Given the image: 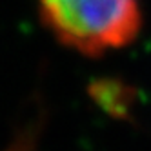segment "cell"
<instances>
[{"instance_id":"cell-2","label":"cell","mask_w":151,"mask_h":151,"mask_svg":"<svg viewBox=\"0 0 151 151\" xmlns=\"http://www.w3.org/2000/svg\"><path fill=\"white\" fill-rule=\"evenodd\" d=\"M37 127L38 126H29L24 131H20L18 137L4 151H35V147H37Z\"/></svg>"},{"instance_id":"cell-1","label":"cell","mask_w":151,"mask_h":151,"mask_svg":"<svg viewBox=\"0 0 151 151\" xmlns=\"http://www.w3.org/2000/svg\"><path fill=\"white\" fill-rule=\"evenodd\" d=\"M38 17L57 42L86 57L129 46L142 27L138 0H38Z\"/></svg>"}]
</instances>
